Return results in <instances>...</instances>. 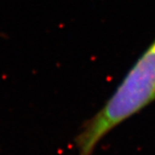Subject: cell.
Here are the masks:
<instances>
[{
    "mask_svg": "<svg viewBox=\"0 0 155 155\" xmlns=\"http://www.w3.org/2000/svg\"><path fill=\"white\" fill-rule=\"evenodd\" d=\"M155 102V39L140 56L110 99L75 138L78 155H91L111 130Z\"/></svg>",
    "mask_w": 155,
    "mask_h": 155,
    "instance_id": "6da1fadb",
    "label": "cell"
}]
</instances>
